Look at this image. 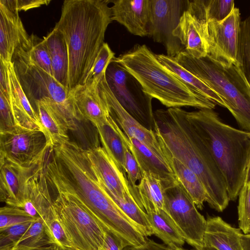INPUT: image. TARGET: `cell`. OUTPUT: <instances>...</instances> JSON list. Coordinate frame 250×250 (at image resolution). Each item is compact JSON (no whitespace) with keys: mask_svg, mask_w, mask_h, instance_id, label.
<instances>
[{"mask_svg":"<svg viewBox=\"0 0 250 250\" xmlns=\"http://www.w3.org/2000/svg\"><path fill=\"white\" fill-rule=\"evenodd\" d=\"M51 149V160L44 165L49 186L74 195L102 227L122 240L130 238L136 226L100 186L86 149L71 141Z\"/></svg>","mask_w":250,"mask_h":250,"instance_id":"1","label":"cell"},{"mask_svg":"<svg viewBox=\"0 0 250 250\" xmlns=\"http://www.w3.org/2000/svg\"><path fill=\"white\" fill-rule=\"evenodd\" d=\"M108 0H65L54 28L62 34L68 57V90L84 84L112 21Z\"/></svg>","mask_w":250,"mask_h":250,"instance_id":"2","label":"cell"},{"mask_svg":"<svg viewBox=\"0 0 250 250\" xmlns=\"http://www.w3.org/2000/svg\"><path fill=\"white\" fill-rule=\"evenodd\" d=\"M186 111L181 108L156 110L154 131L159 144L199 177L207 190L209 206L222 212L230 201L225 180L209 150L188 120Z\"/></svg>","mask_w":250,"mask_h":250,"instance_id":"3","label":"cell"},{"mask_svg":"<svg viewBox=\"0 0 250 250\" xmlns=\"http://www.w3.org/2000/svg\"><path fill=\"white\" fill-rule=\"evenodd\" d=\"M186 115L220 169L230 201H235L245 182L250 132L225 123L213 109L186 111Z\"/></svg>","mask_w":250,"mask_h":250,"instance_id":"4","label":"cell"},{"mask_svg":"<svg viewBox=\"0 0 250 250\" xmlns=\"http://www.w3.org/2000/svg\"><path fill=\"white\" fill-rule=\"evenodd\" d=\"M140 83L144 91L169 108L213 109L216 104L189 88L163 65L145 44H136L112 60Z\"/></svg>","mask_w":250,"mask_h":250,"instance_id":"5","label":"cell"},{"mask_svg":"<svg viewBox=\"0 0 250 250\" xmlns=\"http://www.w3.org/2000/svg\"><path fill=\"white\" fill-rule=\"evenodd\" d=\"M176 61L218 92L243 130L250 132V84L239 66H222L208 57L195 58L185 51Z\"/></svg>","mask_w":250,"mask_h":250,"instance_id":"6","label":"cell"},{"mask_svg":"<svg viewBox=\"0 0 250 250\" xmlns=\"http://www.w3.org/2000/svg\"><path fill=\"white\" fill-rule=\"evenodd\" d=\"M30 40L20 48L13 55L12 63L22 89L32 106L35 103L43 98L51 99L62 113L74 125L81 121L73 97L55 79L49 74L32 59Z\"/></svg>","mask_w":250,"mask_h":250,"instance_id":"7","label":"cell"},{"mask_svg":"<svg viewBox=\"0 0 250 250\" xmlns=\"http://www.w3.org/2000/svg\"><path fill=\"white\" fill-rule=\"evenodd\" d=\"M54 205L75 250H100L105 229L72 194L56 191Z\"/></svg>","mask_w":250,"mask_h":250,"instance_id":"8","label":"cell"},{"mask_svg":"<svg viewBox=\"0 0 250 250\" xmlns=\"http://www.w3.org/2000/svg\"><path fill=\"white\" fill-rule=\"evenodd\" d=\"M105 76L109 87L123 108L144 127L154 131L152 98L144 91L138 81L113 61L108 65Z\"/></svg>","mask_w":250,"mask_h":250,"instance_id":"9","label":"cell"},{"mask_svg":"<svg viewBox=\"0 0 250 250\" xmlns=\"http://www.w3.org/2000/svg\"><path fill=\"white\" fill-rule=\"evenodd\" d=\"M51 146L44 133L18 125L0 132V161L23 168L35 167L46 159Z\"/></svg>","mask_w":250,"mask_h":250,"instance_id":"10","label":"cell"},{"mask_svg":"<svg viewBox=\"0 0 250 250\" xmlns=\"http://www.w3.org/2000/svg\"><path fill=\"white\" fill-rule=\"evenodd\" d=\"M199 21L207 47V56L222 66H239L238 51L241 22L239 9L235 7L221 21Z\"/></svg>","mask_w":250,"mask_h":250,"instance_id":"11","label":"cell"},{"mask_svg":"<svg viewBox=\"0 0 250 250\" xmlns=\"http://www.w3.org/2000/svg\"><path fill=\"white\" fill-rule=\"evenodd\" d=\"M164 209L176 224L186 242L199 250L203 246L207 220L178 183L165 189Z\"/></svg>","mask_w":250,"mask_h":250,"instance_id":"12","label":"cell"},{"mask_svg":"<svg viewBox=\"0 0 250 250\" xmlns=\"http://www.w3.org/2000/svg\"><path fill=\"white\" fill-rule=\"evenodd\" d=\"M188 0H150L151 12L148 37L165 46L167 56L175 57L185 51L173 35L180 19L187 9Z\"/></svg>","mask_w":250,"mask_h":250,"instance_id":"13","label":"cell"},{"mask_svg":"<svg viewBox=\"0 0 250 250\" xmlns=\"http://www.w3.org/2000/svg\"><path fill=\"white\" fill-rule=\"evenodd\" d=\"M105 73L97 78V86L109 115L127 137L134 138L154 152L162 154L154 131L144 127L123 108L109 87Z\"/></svg>","mask_w":250,"mask_h":250,"instance_id":"14","label":"cell"},{"mask_svg":"<svg viewBox=\"0 0 250 250\" xmlns=\"http://www.w3.org/2000/svg\"><path fill=\"white\" fill-rule=\"evenodd\" d=\"M111 19L124 26L134 35L148 36L150 18V0H108Z\"/></svg>","mask_w":250,"mask_h":250,"instance_id":"15","label":"cell"},{"mask_svg":"<svg viewBox=\"0 0 250 250\" xmlns=\"http://www.w3.org/2000/svg\"><path fill=\"white\" fill-rule=\"evenodd\" d=\"M123 139L134 157L141 171L153 173L161 180L165 189L179 183L163 154H158L134 138L127 137L121 130Z\"/></svg>","mask_w":250,"mask_h":250,"instance_id":"16","label":"cell"},{"mask_svg":"<svg viewBox=\"0 0 250 250\" xmlns=\"http://www.w3.org/2000/svg\"><path fill=\"white\" fill-rule=\"evenodd\" d=\"M86 152L96 175L110 192L122 198L130 194L127 176L103 147L89 148Z\"/></svg>","mask_w":250,"mask_h":250,"instance_id":"17","label":"cell"},{"mask_svg":"<svg viewBox=\"0 0 250 250\" xmlns=\"http://www.w3.org/2000/svg\"><path fill=\"white\" fill-rule=\"evenodd\" d=\"M30 39L19 12L0 2V60L10 64L16 50Z\"/></svg>","mask_w":250,"mask_h":250,"instance_id":"18","label":"cell"},{"mask_svg":"<svg viewBox=\"0 0 250 250\" xmlns=\"http://www.w3.org/2000/svg\"><path fill=\"white\" fill-rule=\"evenodd\" d=\"M33 105L45 130L51 148L70 141L68 130H75L77 126L66 117L51 99L45 98L37 101Z\"/></svg>","mask_w":250,"mask_h":250,"instance_id":"19","label":"cell"},{"mask_svg":"<svg viewBox=\"0 0 250 250\" xmlns=\"http://www.w3.org/2000/svg\"><path fill=\"white\" fill-rule=\"evenodd\" d=\"M97 83L95 78L70 91L82 121H89L95 127L106 122L109 115L99 95Z\"/></svg>","mask_w":250,"mask_h":250,"instance_id":"20","label":"cell"},{"mask_svg":"<svg viewBox=\"0 0 250 250\" xmlns=\"http://www.w3.org/2000/svg\"><path fill=\"white\" fill-rule=\"evenodd\" d=\"M0 162V201L5 202L8 206L20 208L26 181L38 166L26 169L5 160Z\"/></svg>","mask_w":250,"mask_h":250,"instance_id":"21","label":"cell"},{"mask_svg":"<svg viewBox=\"0 0 250 250\" xmlns=\"http://www.w3.org/2000/svg\"><path fill=\"white\" fill-rule=\"evenodd\" d=\"M11 105L16 125L37 130L45 134L39 115L23 91L12 62L9 64Z\"/></svg>","mask_w":250,"mask_h":250,"instance_id":"22","label":"cell"},{"mask_svg":"<svg viewBox=\"0 0 250 250\" xmlns=\"http://www.w3.org/2000/svg\"><path fill=\"white\" fill-rule=\"evenodd\" d=\"M173 35L192 57L200 59L208 55L201 23L187 8L182 15Z\"/></svg>","mask_w":250,"mask_h":250,"instance_id":"23","label":"cell"},{"mask_svg":"<svg viewBox=\"0 0 250 250\" xmlns=\"http://www.w3.org/2000/svg\"><path fill=\"white\" fill-rule=\"evenodd\" d=\"M240 228H236L219 216L208 217L203 237V246L217 250H243Z\"/></svg>","mask_w":250,"mask_h":250,"instance_id":"24","label":"cell"},{"mask_svg":"<svg viewBox=\"0 0 250 250\" xmlns=\"http://www.w3.org/2000/svg\"><path fill=\"white\" fill-rule=\"evenodd\" d=\"M163 155L175 174L178 183L191 198L196 207L202 209L208 201L207 190L199 177L181 161L173 157L160 145Z\"/></svg>","mask_w":250,"mask_h":250,"instance_id":"25","label":"cell"},{"mask_svg":"<svg viewBox=\"0 0 250 250\" xmlns=\"http://www.w3.org/2000/svg\"><path fill=\"white\" fill-rule=\"evenodd\" d=\"M156 56L163 65L193 92L215 104L228 108L227 104L218 92L199 78L184 68L176 61L174 57L164 54H156Z\"/></svg>","mask_w":250,"mask_h":250,"instance_id":"26","label":"cell"},{"mask_svg":"<svg viewBox=\"0 0 250 250\" xmlns=\"http://www.w3.org/2000/svg\"><path fill=\"white\" fill-rule=\"evenodd\" d=\"M95 127L102 147L120 169L126 176L125 167V156L127 147L123 139L121 129L110 115L106 122Z\"/></svg>","mask_w":250,"mask_h":250,"instance_id":"27","label":"cell"},{"mask_svg":"<svg viewBox=\"0 0 250 250\" xmlns=\"http://www.w3.org/2000/svg\"><path fill=\"white\" fill-rule=\"evenodd\" d=\"M43 40L50 55L53 77L68 90V57L64 38L60 31L54 28Z\"/></svg>","mask_w":250,"mask_h":250,"instance_id":"28","label":"cell"},{"mask_svg":"<svg viewBox=\"0 0 250 250\" xmlns=\"http://www.w3.org/2000/svg\"><path fill=\"white\" fill-rule=\"evenodd\" d=\"M138 190L146 213L164 209L165 188L160 179L153 173L141 171Z\"/></svg>","mask_w":250,"mask_h":250,"instance_id":"29","label":"cell"},{"mask_svg":"<svg viewBox=\"0 0 250 250\" xmlns=\"http://www.w3.org/2000/svg\"><path fill=\"white\" fill-rule=\"evenodd\" d=\"M233 0H188L187 9L199 21H221L228 17L234 8Z\"/></svg>","mask_w":250,"mask_h":250,"instance_id":"30","label":"cell"},{"mask_svg":"<svg viewBox=\"0 0 250 250\" xmlns=\"http://www.w3.org/2000/svg\"><path fill=\"white\" fill-rule=\"evenodd\" d=\"M156 235L167 246L182 247L186 241L174 221L165 209L146 213Z\"/></svg>","mask_w":250,"mask_h":250,"instance_id":"31","label":"cell"},{"mask_svg":"<svg viewBox=\"0 0 250 250\" xmlns=\"http://www.w3.org/2000/svg\"><path fill=\"white\" fill-rule=\"evenodd\" d=\"M101 187L111 197L125 216L140 229L146 237L153 235V229L146 213L143 210L135 201L131 194L123 198L110 192L97 177Z\"/></svg>","mask_w":250,"mask_h":250,"instance_id":"32","label":"cell"},{"mask_svg":"<svg viewBox=\"0 0 250 250\" xmlns=\"http://www.w3.org/2000/svg\"><path fill=\"white\" fill-rule=\"evenodd\" d=\"M238 61L250 84V15L240 23Z\"/></svg>","mask_w":250,"mask_h":250,"instance_id":"33","label":"cell"},{"mask_svg":"<svg viewBox=\"0 0 250 250\" xmlns=\"http://www.w3.org/2000/svg\"><path fill=\"white\" fill-rule=\"evenodd\" d=\"M18 245H22L30 250L51 245L50 240L40 217L32 222Z\"/></svg>","mask_w":250,"mask_h":250,"instance_id":"34","label":"cell"},{"mask_svg":"<svg viewBox=\"0 0 250 250\" xmlns=\"http://www.w3.org/2000/svg\"><path fill=\"white\" fill-rule=\"evenodd\" d=\"M125 167L130 194L140 208L146 212L139 196L137 184V182L141 179L142 174L137 162L128 148L125 152Z\"/></svg>","mask_w":250,"mask_h":250,"instance_id":"35","label":"cell"},{"mask_svg":"<svg viewBox=\"0 0 250 250\" xmlns=\"http://www.w3.org/2000/svg\"><path fill=\"white\" fill-rule=\"evenodd\" d=\"M238 197L239 227L247 234L250 232V183L244 184Z\"/></svg>","mask_w":250,"mask_h":250,"instance_id":"36","label":"cell"},{"mask_svg":"<svg viewBox=\"0 0 250 250\" xmlns=\"http://www.w3.org/2000/svg\"><path fill=\"white\" fill-rule=\"evenodd\" d=\"M32 36L33 42L30 49L32 59L42 68L53 77L51 59L45 42L43 39L41 40L38 39L36 35Z\"/></svg>","mask_w":250,"mask_h":250,"instance_id":"37","label":"cell"},{"mask_svg":"<svg viewBox=\"0 0 250 250\" xmlns=\"http://www.w3.org/2000/svg\"><path fill=\"white\" fill-rule=\"evenodd\" d=\"M36 218L20 208L10 206L0 208V230L15 225L31 222Z\"/></svg>","mask_w":250,"mask_h":250,"instance_id":"38","label":"cell"},{"mask_svg":"<svg viewBox=\"0 0 250 250\" xmlns=\"http://www.w3.org/2000/svg\"><path fill=\"white\" fill-rule=\"evenodd\" d=\"M33 221L15 225L0 230V250H6L17 245Z\"/></svg>","mask_w":250,"mask_h":250,"instance_id":"39","label":"cell"},{"mask_svg":"<svg viewBox=\"0 0 250 250\" xmlns=\"http://www.w3.org/2000/svg\"><path fill=\"white\" fill-rule=\"evenodd\" d=\"M115 57L114 52L111 49L109 45L104 42L96 57L86 82L105 73L108 65Z\"/></svg>","mask_w":250,"mask_h":250,"instance_id":"40","label":"cell"},{"mask_svg":"<svg viewBox=\"0 0 250 250\" xmlns=\"http://www.w3.org/2000/svg\"><path fill=\"white\" fill-rule=\"evenodd\" d=\"M16 125L10 101L0 92V132Z\"/></svg>","mask_w":250,"mask_h":250,"instance_id":"41","label":"cell"},{"mask_svg":"<svg viewBox=\"0 0 250 250\" xmlns=\"http://www.w3.org/2000/svg\"><path fill=\"white\" fill-rule=\"evenodd\" d=\"M48 0H0V2L11 10L20 12L38 8L50 2Z\"/></svg>","mask_w":250,"mask_h":250,"instance_id":"42","label":"cell"},{"mask_svg":"<svg viewBox=\"0 0 250 250\" xmlns=\"http://www.w3.org/2000/svg\"><path fill=\"white\" fill-rule=\"evenodd\" d=\"M9 64L0 60V92L2 93L11 103Z\"/></svg>","mask_w":250,"mask_h":250,"instance_id":"43","label":"cell"},{"mask_svg":"<svg viewBox=\"0 0 250 250\" xmlns=\"http://www.w3.org/2000/svg\"><path fill=\"white\" fill-rule=\"evenodd\" d=\"M104 239L100 250H124L127 247L120 237L105 228Z\"/></svg>","mask_w":250,"mask_h":250,"instance_id":"44","label":"cell"},{"mask_svg":"<svg viewBox=\"0 0 250 250\" xmlns=\"http://www.w3.org/2000/svg\"><path fill=\"white\" fill-rule=\"evenodd\" d=\"M167 246L159 244L153 240L146 238V242L139 246H127L124 250H167Z\"/></svg>","mask_w":250,"mask_h":250,"instance_id":"45","label":"cell"},{"mask_svg":"<svg viewBox=\"0 0 250 250\" xmlns=\"http://www.w3.org/2000/svg\"><path fill=\"white\" fill-rule=\"evenodd\" d=\"M241 243L243 250H250V232L240 235Z\"/></svg>","mask_w":250,"mask_h":250,"instance_id":"46","label":"cell"},{"mask_svg":"<svg viewBox=\"0 0 250 250\" xmlns=\"http://www.w3.org/2000/svg\"><path fill=\"white\" fill-rule=\"evenodd\" d=\"M250 183V153L248 159V164L246 168V176L244 184Z\"/></svg>","mask_w":250,"mask_h":250,"instance_id":"47","label":"cell"},{"mask_svg":"<svg viewBox=\"0 0 250 250\" xmlns=\"http://www.w3.org/2000/svg\"><path fill=\"white\" fill-rule=\"evenodd\" d=\"M31 250H59L52 245H48L47 246H44L33 249Z\"/></svg>","mask_w":250,"mask_h":250,"instance_id":"48","label":"cell"},{"mask_svg":"<svg viewBox=\"0 0 250 250\" xmlns=\"http://www.w3.org/2000/svg\"><path fill=\"white\" fill-rule=\"evenodd\" d=\"M6 250H31L27 247L21 245H17Z\"/></svg>","mask_w":250,"mask_h":250,"instance_id":"49","label":"cell"},{"mask_svg":"<svg viewBox=\"0 0 250 250\" xmlns=\"http://www.w3.org/2000/svg\"><path fill=\"white\" fill-rule=\"evenodd\" d=\"M167 250H187L183 249L182 247H178L176 246H167Z\"/></svg>","mask_w":250,"mask_h":250,"instance_id":"50","label":"cell"},{"mask_svg":"<svg viewBox=\"0 0 250 250\" xmlns=\"http://www.w3.org/2000/svg\"><path fill=\"white\" fill-rule=\"evenodd\" d=\"M196 250H217L216 249L208 246H203L201 248Z\"/></svg>","mask_w":250,"mask_h":250,"instance_id":"51","label":"cell"},{"mask_svg":"<svg viewBox=\"0 0 250 250\" xmlns=\"http://www.w3.org/2000/svg\"><path fill=\"white\" fill-rule=\"evenodd\" d=\"M196 250V249H194V250Z\"/></svg>","mask_w":250,"mask_h":250,"instance_id":"52","label":"cell"}]
</instances>
